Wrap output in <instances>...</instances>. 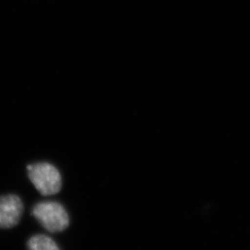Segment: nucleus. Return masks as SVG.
I'll use <instances>...</instances> for the list:
<instances>
[{"label":"nucleus","instance_id":"nucleus-1","mask_svg":"<svg viewBox=\"0 0 250 250\" xmlns=\"http://www.w3.org/2000/svg\"><path fill=\"white\" fill-rule=\"evenodd\" d=\"M28 177L43 196H53L62 188V178L59 170L48 162L28 165Z\"/></svg>","mask_w":250,"mask_h":250},{"label":"nucleus","instance_id":"nucleus-2","mask_svg":"<svg viewBox=\"0 0 250 250\" xmlns=\"http://www.w3.org/2000/svg\"><path fill=\"white\" fill-rule=\"evenodd\" d=\"M32 214L46 231L61 232L65 231L69 224L70 218L65 208L55 201H44L34 206Z\"/></svg>","mask_w":250,"mask_h":250},{"label":"nucleus","instance_id":"nucleus-3","mask_svg":"<svg viewBox=\"0 0 250 250\" xmlns=\"http://www.w3.org/2000/svg\"><path fill=\"white\" fill-rule=\"evenodd\" d=\"M23 212L21 199L16 195L0 197V229H9L20 223Z\"/></svg>","mask_w":250,"mask_h":250},{"label":"nucleus","instance_id":"nucleus-4","mask_svg":"<svg viewBox=\"0 0 250 250\" xmlns=\"http://www.w3.org/2000/svg\"><path fill=\"white\" fill-rule=\"evenodd\" d=\"M28 250H61L48 235L45 234H36L32 236L27 242Z\"/></svg>","mask_w":250,"mask_h":250}]
</instances>
